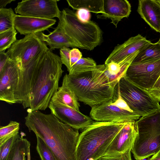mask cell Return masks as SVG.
Segmentation results:
<instances>
[{"mask_svg":"<svg viewBox=\"0 0 160 160\" xmlns=\"http://www.w3.org/2000/svg\"><path fill=\"white\" fill-rule=\"evenodd\" d=\"M132 149H129L125 152L115 155L103 156L97 160H132L131 156Z\"/></svg>","mask_w":160,"mask_h":160,"instance_id":"obj_31","label":"cell"},{"mask_svg":"<svg viewBox=\"0 0 160 160\" xmlns=\"http://www.w3.org/2000/svg\"><path fill=\"white\" fill-rule=\"evenodd\" d=\"M90 116L98 121L138 120L140 116L133 112L122 97L118 83L114 88L110 100L91 108Z\"/></svg>","mask_w":160,"mask_h":160,"instance_id":"obj_7","label":"cell"},{"mask_svg":"<svg viewBox=\"0 0 160 160\" xmlns=\"http://www.w3.org/2000/svg\"><path fill=\"white\" fill-rule=\"evenodd\" d=\"M24 135L20 136L13 144L9 152L7 160H31L30 142L23 138Z\"/></svg>","mask_w":160,"mask_h":160,"instance_id":"obj_22","label":"cell"},{"mask_svg":"<svg viewBox=\"0 0 160 160\" xmlns=\"http://www.w3.org/2000/svg\"><path fill=\"white\" fill-rule=\"evenodd\" d=\"M20 124L15 121H11L7 125L0 127V146L11 138L18 135Z\"/></svg>","mask_w":160,"mask_h":160,"instance_id":"obj_27","label":"cell"},{"mask_svg":"<svg viewBox=\"0 0 160 160\" xmlns=\"http://www.w3.org/2000/svg\"><path fill=\"white\" fill-rule=\"evenodd\" d=\"M137 12L156 32H160V4L156 0H139Z\"/></svg>","mask_w":160,"mask_h":160,"instance_id":"obj_18","label":"cell"},{"mask_svg":"<svg viewBox=\"0 0 160 160\" xmlns=\"http://www.w3.org/2000/svg\"><path fill=\"white\" fill-rule=\"evenodd\" d=\"M69 6L73 9H85L90 12L103 13V0H67Z\"/></svg>","mask_w":160,"mask_h":160,"instance_id":"obj_23","label":"cell"},{"mask_svg":"<svg viewBox=\"0 0 160 160\" xmlns=\"http://www.w3.org/2000/svg\"><path fill=\"white\" fill-rule=\"evenodd\" d=\"M160 76V59L132 62L124 77L131 83L145 90L151 89Z\"/></svg>","mask_w":160,"mask_h":160,"instance_id":"obj_9","label":"cell"},{"mask_svg":"<svg viewBox=\"0 0 160 160\" xmlns=\"http://www.w3.org/2000/svg\"><path fill=\"white\" fill-rule=\"evenodd\" d=\"M93 71L72 75L66 74L62 83L73 91L79 101L91 108L111 99L114 90L109 87L97 86L92 79Z\"/></svg>","mask_w":160,"mask_h":160,"instance_id":"obj_5","label":"cell"},{"mask_svg":"<svg viewBox=\"0 0 160 160\" xmlns=\"http://www.w3.org/2000/svg\"><path fill=\"white\" fill-rule=\"evenodd\" d=\"M128 121H93L80 134L77 160H97L103 156L115 136Z\"/></svg>","mask_w":160,"mask_h":160,"instance_id":"obj_3","label":"cell"},{"mask_svg":"<svg viewBox=\"0 0 160 160\" xmlns=\"http://www.w3.org/2000/svg\"><path fill=\"white\" fill-rule=\"evenodd\" d=\"M15 0H0V9L5 8L4 7L8 4L11 2L14 1Z\"/></svg>","mask_w":160,"mask_h":160,"instance_id":"obj_37","label":"cell"},{"mask_svg":"<svg viewBox=\"0 0 160 160\" xmlns=\"http://www.w3.org/2000/svg\"><path fill=\"white\" fill-rule=\"evenodd\" d=\"M18 134L13 137L0 146V160H7L9 152L13 144L20 136Z\"/></svg>","mask_w":160,"mask_h":160,"instance_id":"obj_30","label":"cell"},{"mask_svg":"<svg viewBox=\"0 0 160 160\" xmlns=\"http://www.w3.org/2000/svg\"><path fill=\"white\" fill-rule=\"evenodd\" d=\"M15 15L11 8L0 9V33L15 28Z\"/></svg>","mask_w":160,"mask_h":160,"instance_id":"obj_26","label":"cell"},{"mask_svg":"<svg viewBox=\"0 0 160 160\" xmlns=\"http://www.w3.org/2000/svg\"><path fill=\"white\" fill-rule=\"evenodd\" d=\"M73 91L69 87L62 84L52 96L51 101L62 104L79 111L80 105Z\"/></svg>","mask_w":160,"mask_h":160,"instance_id":"obj_20","label":"cell"},{"mask_svg":"<svg viewBox=\"0 0 160 160\" xmlns=\"http://www.w3.org/2000/svg\"><path fill=\"white\" fill-rule=\"evenodd\" d=\"M60 57L49 48L38 59L34 68L29 93L28 108L32 111L45 110L58 90L64 71Z\"/></svg>","mask_w":160,"mask_h":160,"instance_id":"obj_2","label":"cell"},{"mask_svg":"<svg viewBox=\"0 0 160 160\" xmlns=\"http://www.w3.org/2000/svg\"><path fill=\"white\" fill-rule=\"evenodd\" d=\"M148 160H160V156L153 157H152Z\"/></svg>","mask_w":160,"mask_h":160,"instance_id":"obj_38","label":"cell"},{"mask_svg":"<svg viewBox=\"0 0 160 160\" xmlns=\"http://www.w3.org/2000/svg\"><path fill=\"white\" fill-rule=\"evenodd\" d=\"M158 42L160 43V38L159 40V41Z\"/></svg>","mask_w":160,"mask_h":160,"instance_id":"obj_40","label":"cell"},{"mask_svg":"<svg viewBox=\"0 0 160 160\" xmlns=\"http://www.w3.org/2000/svg\"><path fill=\"white\" fill-rule=\"evenodd\" d=\"M17 33L15 28L0 33V52L5 51L16 41Z\"/></svg>","mask_w":160,"mask_h":160,"instance_id":"obj_28","label":"cell"},{"mask_svg":"<svg viewBox=\"0 0 160 160\" xmlns=\"http://www.w3.org/2000/svg\"><path fill=\"white\" fill-rule=\"evenodd\" d=\"M56 22L54 19L40 18L16 14L14 26L15 29L20 34L26 35L47 30Z\"/></svg>","mask_w":160,"mask_h":160,"instance_id":"obj_16","label":"cell"},{"mask_svg":"<svg viewBox=\"0 0 160 160\" xmlns=\"http://www.w3.org/2000/svg\"><path fill=\"white\" fill-rule=\"evenodd\" d=\"M138 133L160 134V111L140 118L136 121Z\"/></svg>","mask_w":160,"mask_h":160,"instance_id":"obj_21","label":"cell"},{"mask_svg":"<svg viewBox=\"0 0 160 160\" xmlns=\"http://www.w3.org/2000/svg\"><path fill=\"white\" fill-rule=\"evenodd\" d=\"M160 150V134L152 135L138 133L131 152L137 160L154 155Z\"/></svg>","mask_w":160,"mask_h":160,"instance_id":"obj_15","label":"cell"},{"mask_svg":"<svg viewBox=\"0 0 160 160\" xmlns=\"http://www.w3.org/2000/svg\"><path fill=\"white\" fill-rule=\"evenodd\" d=\"M48 108L51 113L60 121L76 130H83L93 121L80 111L64 105L51 101Z\"/></svg>","mask_w":160,"mask_h":160,"instance_id":"obj_13","label":"cell"},{"mask_svg":"<svg viewBox=\"0 0 160 160\" xmlns=\"http://www.w3.org/2000/svg\"><path fill=\"white\" fill-rule=\"evenodd\" d=\"M57 0H23L15 8L19 15L40 18L52 19L60 18L61 11Z\"/></svg>","mask_w":160,"mask_h":160,"instance_id":"obj_10","label":"cell"},{"mask_svg":"<svg viewBox=\"0 0 160 160\" xmlns=\"http://www.w3.org/2000/svg\"><path fill=\"white\" fill-rule=\"evenodd\" d=\"M25 124L30 132L41 138L57 160H77L76 150L80 134L52 113H44L28 108Z\"/></svg>","mask_w":160,"mask_h":160,"instance_id":"obj_1","label":"cell"},{"mask_svg":"<svg viewBox=\"0 0 160 160\" xmlns=\"http://www.w3.org/2000/svg\"><path fill=\"white\" fill-rule=\"evenodd\" d=\"M160 59V43L152 42L140 51L132 62H138Z\"/></svg>","mask_w":160,"mask_h":160,"instance_id":"obj_24","label":"cell"},{"mask_svg":"<svg viewBox=\"0 0 160 160\" xmlns=\"http://www.w3.org/2000/svg\"><path fill=\"white\" fill-rule=\"evenodd\" d=\"M118 83L122 97L136 114L144 117L160 111L159 102L145 90L135 85L124 77Z\"/></svg>","mask_w":160,"mask_h":160,"instance_id":"obj_8","label":"cell"},{"mask_svg":"<svg viewBox=\"0 0 160 160\" xmlns=\"http://www.w3.org/2000/svg\"><path fill=\"white\" fill-rule=\"evenodd\" d=\"M136 121H129L124 125L114 137L103 156L115 155L132 148L138 134Z\"/></svg>","mask_w":160,"mask_h":160,"instance_id":"obj_12","label":"cell"},{"mask_svg":"<svg viewBox=\"0 0 160 160\" xmlns=\"http://www.w3.org/2000/svg\"><path fill=\"white\" fill-rule=\"evenodd\" d=\"M157 2H158L160 4V0H156Z\"/></svg>","mask_w":160,"mask_h":160,"instance_id":"obj_39","label":"cell"},{"mask_svg":"<svg viewBox=\"0 0 160 160\" xmlns=\"http://www.w3.org/2000/svg\"><path fill=\"white\" fill-rule=\"evenodd\" d=\"M103 13L97 17L110 19L111 23L117 27L118 22L124 18H128L131 12V5L127 0H103Z\"/></svg>","mask_w":160,"mask_h":160,"instance_id":"obj_17","label":"cell"},{"mask_svg":"<svg viewBox=\"0 0 160 160\" xmlns=\"http://www.w3.org/2000/svg\"><path fill=\"white\" fill-rule=\"evenodd\" d=\"M151 42L140 34L131 37L114 48L106 59L105 65L112 62H119L131 54L139 51Z\"/></svg>","mask_w":160,"mask_h":160,"instance_id":"obj_14","label":"cell"},{"mask_svg":"<svg viewBox=\"0 0 160 160\" xmlns=\"http://www.w3.org/2000/svg\"><path fill=\"white\" fill-rule=\"evenodd\" d=\"M37 33L41 39L49 47L51 51L64 47L81 49L80 46L68 36L58 25L52 32L48 35L42 32Z\"/></svg>","mask_w":160,"mask_h":160,"instance_id":"obj_19","label":"cell"},{"mask_svg":"<svg viewBox=\"0 0 160 160\" xmlns=\"http://www.w3.org/2000/svg\"><path fill=\"white\" fill-rule=\"evenodd\" d=\"M48 48L38 33L31 34L17 40L6 53L18 64L22 73L31 67L42 52Z\"/></svg>","mask_w":160,"mask_h":160,"instance_id":"obj_6","label":"cell"},{"mask_svg":"<svg viewBox=\"0 0 160 160\" xmlns=\"http://www.w3.org/2000/svg\"><path fill=\"white\" fill-rule=\"evenodd\" d=\"M36 150L41 160H57L53 152L46 143L40 138L36 136Z\"/></svg>","mask_w":160,"mask_h":160,"instance_id":"obj_29","label":"cell"},{"mask_svg":"<svg viewBox=\"0 0 160 160\" xmlns=\"http://www.w3.org/2000/svg\"><path fill=\"white\" fill-rule=\"evenodd\" d=\"M21 75L18 64L9 58L0 71V100L9 104L17 103L15 98Z\"/></svg>","mask_w":160,"mask_h":160,"instance_id":"obj_11","label":"cell"},{"mask_svg":"<svg viewBox=\"0 0 160 160\" xmlns=\"http://www.w3.org/2000/svg\"><path fill=\"white\" fill-rule=\"evenodd\" d=\"M8 58L9 57L5 51L0 52V71L3 68Z\"/></svg>","mask_w":160,"mask_h":160,"instance_id":"obj_36","label":"cell"},{"mask_svg":"<svg viewBox=\"0 0 160 160\" xmlns=\"http://www.w3.org/2000/svg\"><path fill=\"white\" fill-rule=\"evenodd\" d=\"M58 25L81 49L93 50L102 40V32L94 22L80 21L75 13L68 8L61 12Z\"/></svg>","mask_w":160,"mask_h":160,"instance_id":"obj_4","label":"cell"},{"mask_svg":"<svg viewBox=\"0 0 160 160\" xmlns=\"http://www.w3.org/2000/svg\"><path fill=\"white\" fill-rule=\"evenodd\" d=\"M75 14L78 18L82 22H86L90 21V12L85 9H79L77 10Z\"/></svg>","mask_w":160,"mask_h":160,"instance_id":"obj_34","label":"cell"},{"mask_svg":"<svg viewBox=\"0 0 160 160\" xmlns=\"http://www.w3.org/2000/svg\"><path fill=\"white\" fill-rule=\"evenodd\" d=\"M71 49L68 48L64 47L60 50V58L62 64L66 67L67 70L69 72L70 69V52Z\"/></svg>","mask_w":160,"mask_h":160,"instance_id":"obj_32","label":"cell"},{"mask_svg":"<svg viewBox=\"0 0 160 160\" xmlns=\"http://www.w3.org/2000/svg\"><path fill=\"white\" fill-rule=\"evenodd\" d=\"M82 53L78 48H73L71 49L70 52V69L75 63L82 58Z\"/></svg>","mask_w":160,"mask_h":160,"instance_id":"obj_35","label":"cell"},{"mask_svg":"<svg viewBox=\"0 0 160 160\" xmlns=\"http://www.w3.org/2000/svg\"><path fill=\"white\" fill-rule=\"evenodd\" d=\"M96 62L90 58H82L71 68L68 74L75 75L94 70L98 67Z\"/></svg>","mask_w":160,"mask_h":160,"instance_id":"obj_25","label":"cell"},{"mask_svg":"<svg viewBox=\"0 0 160 160\" xmlns=\"http://www.w3.org/2000/svg\"><path fill=\"white\" fill-rule=\"evenodd\" d=\"M145 91L157 101L160 102V76L152 88Z\"/></svg>","mask_w":160,"mask_h":160,"instance_id":"obj_33","label":"cell"}]
</instances>
